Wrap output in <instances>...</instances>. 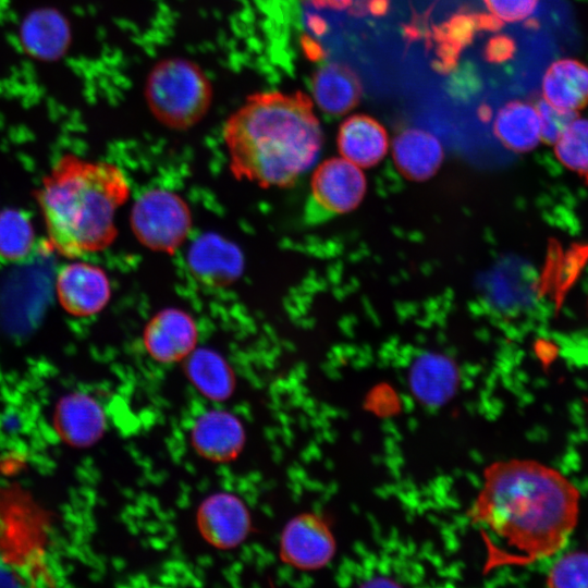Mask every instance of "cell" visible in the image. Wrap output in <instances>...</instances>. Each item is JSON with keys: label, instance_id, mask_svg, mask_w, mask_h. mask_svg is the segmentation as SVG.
Masks as SVG:
<instances>
[{"label": "cell", "instance_id": "obj_17", "mask_svg": "<svg viewBox=\"0 0 588 588\" xmlns=\"http://www.w3.org/2000/svg\"><path fill=\"white\" fill-rule=\"evenodd\" d=\"M311 89L319 108L331 115L344 114L356 107L363 91L355 72L334 62L315 72Z\"/></svg>", "mask_w": 588, "mask_h": 588}, {"label": "cell", "instance_id": "obj_8", "mask_svg": "<svg viewBox=\"0 0 588 588\" xmlns=\"http://www.w3.org/2000/svg\"><path fill=\"white\" fill-rule=\"evenodd\" d=\"M56 294L60 306L74 317H89L108 305L112 290L106 271L87 261H71L57 273Z\"/></svg>", "mask_w": 588, "mask_h": 588}, {"label": "cell", "instance_id": "obj_22", "mask_svg": "<svg viewBox=\"0 0 588 588\" xmlns=\"http://www.w3.org/2000/svg\"><path fill=\"white\" fill-rule=\"evenodd\" d=\"M553 146L558 160L588 185V118L577 115Z\"/></svg>", "mask_w": 588, "mask_h": 588}, {"label": "cell", "instance_id": "obj_2", "mask_svg": "<svg viewBox=\"0 0 588 588\" xmlns=\"http://www.w3.org/2000/svg\"><path fill=\"white\" fill-rule=\"evenodd\" d=\"M223 139L236 180L285 188L318 159L322 132L306 94L269 90L248 96L228 118Z\"/></svg>", "mask_w": 588, "mask_h": 588}, {"label": "cell", "instance_id": "obj_23", "mask_svg": "<svg viewBox=\"0 0 588 588\" xmlns=\"http://www.w3.org/2000/svg\"><path fill=\"white\" fill-rule=\"evenodd\" d=\"M546 585L554 588H588V552L571 551L550 567Z\"/></svg>", "mask_w": 588, "mask_h": 588}, {"label": "cell", "instance_id": "obj_11", "mask_svg": "<svg viewBox=\"0 0 588 588\" xmlns=\"http://www.w3.org/2000/svg\"><path fill=\"white\" fill-rule=\"evenodd\" d=\"M193 277L209 287H225L234 283L244 269V256L230 240L216 233L196 238L187 253Z\"/></svg>", "mask_w": 588, "mask_h": 588}, {"label": "cell", "instance_id": "obj_1", "mask_svg": "<svg viewBox=\"0 0 588 588\" xmlns=\"http://www.w3.org/2000/svg\"><path fill=\"white\" fill-rule=\"evenodd\" d=\"M579 504L578 488L559 469L536 460L511 458L485 468L468 516L514 550V565H526L565 547L577 525Z\"/></svg>", "mask_w": 588, "mask_h": 588}, {"label": "cell", "instance_id": "obj_16", "mask_svg": "<svg viewBox=\"0 0 588 588\" xmlns=\"http://www.w3.org/2000/svg\"><path fill=\"white\" fill-rule=\"evenodd\" d=\"M541 93L550 105L578 112L588 105V65L573 58L555 60L543 74Z\"/></svg>", "mask_w": 588, "mask_h": 588}, {"label": "cell", "instance_id": "obj_28", "mask_svg": "<svg viewBox=\"0 0 588 588\" xmlns=\"http://www.w3.org/2000/svg\"><path fill=\"white\" fill-rule=\"evenodd\" d=\"M29 579L30 578L25 576L22 571H17V568L9 564L0 554V586H32V584L28 581Z\"/></svg>", "mask_w": 588, "mask_h": 588}, {"label": "cell", "instance_id": "obj_20", "mask_svg": "<svg viewBox=\"0 0 588 588\" xmlns=\"http://www.w3.org/2000/svg\"><path fill=\"white\" fill-rule=\"evenodd\" d=\"M456 381V369L451 360L440 354L420 356L411 372V382L417 394L430 402L444 401Z\"/></svg>", "mask_w": 588, "mask_h": 588}, {"label": "cell", "instance_id": "obj_13", "mask_svg": "<svg viewBox=\"0 0 588 588\" xmlns=\"http://www.w3.org/2000/svg\"><path fill=\"white\" fill-rule=\"evenodd\" d=\"M53 425L64 442L75 448H87L103 436L107 419L98 401L77 392L65 395L58 402Z\"/></svg>", "mask_w": 588, "mask_h": 588}, {"label": "cell", "instance_id": "obj_6", "mask_svg": "<svg viewBox=\"0 0 588 588\" xmlns=\"http://www.w3.org/2000/svg\"><path fill=\"white\" fill-rule=\"evenodd\" d=\"M365 192L366 179L359 167L344 158L328 159L314 171L306 220L316 223L350 212Z\"/></svg>", "mask_w": 588, "mask_h": 588}, {"label": "cell", "instance_id": "obj_5", "mask_svg": "<svg viewBox=\"0 0 588 588\" xmlns=\"http://www.w3.org/2000/svg\"><path fill=\"white\" fill-rule=\"evenodd\" d=\"M130 225L136 240L144 247L172 255L191 232L192 211L179 194L155 187L144 192L134 201Z\"/></svg>", "mask_w": 588, "mask_h": 588}, {"label": "cell", "instance_id": "obj_14", "mask_svg": "<svg viewBox=\"0 0 588 588\" xmlns=\"http://www.w3.org/2000/svg\"><path fill=\"white\" fill-rule=\"evenodd\" d=\"M392 155L402 175L414 181H425L433 176L444 157L442 145L437 137L414 127L395 136Z\"/></svg>", "mask_w": 588, "mask_h": 588}, {"label": "cell", "instance_id": "obj_10", "mask_svg": "<svg viewBox=\"0 0 588 588\" xmlns=\"http://www.w3.org/2000/svg\"><path fill=\"white\" fill-rule=\"evenodd\" d=\"M201 537L219 549L241 544L252 528L245 503L230 492H216L199 505L196 516Z\"/></svg>", "mask_w": 588, "mask_h": 588}, {"label": "cell", "instance_id": "obj_18", "mask_svg": "<svg viewBox=\"0 0 588 588\" xmlns=\"http://www.w3.org/2000/svg\"><path fill=\"white\" fill-rule=\"evenodd\" d=\"M493 132L499 142L513 152H528L541 140L540 121L536 106L512 100L497 113Z\"/></svg>", "mask_w": 588, "mask_h": 588}, {"label": "cell", "instance_id": "obj_21", "mask_svg": "<svg viewBox=\"0 0 588 588\" xmlns=\"http://www.w3.org/2000/svg\"><path fill=\"white\" fill-rule=\"evenodd\" d=\"M35 229L29 216L15 208L0 211V258L8 262L24 261L35 247Z\"/></svg>", "mask_w": 588, "mask_h": 588}, {"label": "cell", "instance_id": "obj_30", "mask_svg": "<svg viewBox=\"0 0 588 588\" xmlns=\"http://www.w3.org/2000/svg\"><path fill=\"white\" fill-rule=\"evenodd\" d=\"M390 7V0H369L368 1V13H371L376 16H381L385 14Z\"/></svg>", "mask_w": 588, "mask_h": 588}, {"label": "cell", "instance_id": "obj_32", "mask_svg": "<svg viewBox=\"0 0 588 588\" xmlns=\"http://www.w3.org/2000/svg\"><path fill=\"white\" fill-rule=\"evenodd\" d=\"M491 108L486 105V103H482L479 108H478V115L480 118V120L482 121H488L490 120L491 118Z\"/></svg>", "mask_w": 588, "mask_h": 588}, {"label": "cell", "instance_id": "obj_19", "mask_svg": "<svg viewBox=\"0 0 588 588\" xmlns=\"http://www.w3.org/2000/svg\"><path fill=\"white\" fill-rule=\"evenodd\" d=\"M183 362L188 380L205 397L221 402L232 395L235 376L219 353L207 347H196Z\"/></svg>", "mask_w": 588, "mask_h": 588}, {"label": "cell", "instance_id": "obj_15", "mask_svg": "<svg viewBox=\"0 0 588 588\" xmlns=\"http://www.w3.org/2000/svg\"><path fill=\"white\" fill-rule=\"evenodd\" d=\"M388 146L384 127L368 115H353L340 126L339 150L344 159L359 168H369L380 162L388 151Z\"/></svg>", "mask_w": 588, "mask_h": 588}, {"label": "cell", "instance_id": "obj_27", "mask_svg": "<svg viewBox=\"0 0 588 588\" xmlns=\"http://www.w3.org/2000/svg\"><path fill=\"white\" fill-rule=\"evenodd\" d=\"M515 51L514 40L506 35L490 38L483 49V57L490 63H502L511 59Z\"/></svg>", "mask_w": 588, "mask_h": 588}, {"label": "cell", "instance_id": "obj_3", "mask_svg": "<svg viewBox=\"0 0 588 588\" xmlns=\"http://www.w3.org/2000/svg\"><path fill=\"white\" fill-rule=\"evenodd\" d=\"M130 194L117 164L61 156L35 191L51 248L70 259L108 248L118 236L117 211Z\"/></svg>", "mask_w": 588, "mask_h": 588}, {"label": "cell", "instance_id": "obj_12", "mask_svg": "<svg viewBox=\"0 0 588 588\" xmlns=\"http://www.w3.org/2000/svg\"><path fill=\"white\" fill-rule=\"evenodd\" d=\"M191 440L200 456L222 463L234 460L241 453L245 443V431L234 414L211 408L195 419Z\"/></svg>", "mask_w": 588, "mask_h": 588}, {"label": "cell", "instance_id": "obj_25", "mask_svg": "<svg viewBox=\"0 0 588 588\" xmlns=\"http://www.w3.org/2000/svg\"><path fill=\"white\" fill-rule=\"evenodd\" d=\"M535 106L540 121L541 140L548 145H553L578 115V112L556 108L542 98Z\"/></svg>", "mask_w": 588, "mask_h": 588}, {"label": "cell", "instance_id": "obj_7", "mask_svg": "<svg viewBox=\"0 0 588 588\" xmlns=\"http://www.w3.org/2000/svg\"><path fill=\"white\" fill-rule=\"evenodd\" d=\"M279 549L286 564L301 571H317L331 562L336 541L324 518L315 513H302L283 528Z\"/></svg>", "mask_w": 588, "mask_h": 588}, {"label": "cell", "instance_id": "obj_4", "mask_svg": "<svg viewBox=\"0 0 588 588\" xmlns=\"http://www.w3.org/2000/svg\"><path fill=\"white\" fill-rule=\"evenodd\" d=\"M148 108L162 125L185 131L205 118L213 90L206 73L185 58H167L150 70L144 89Z\"/></svg>", "mask_w": 588, "mask_h": 588}, {"label": "cell", "instance_id": "obj_9", "mask_svg": "<svg viewBox=\"0 0 588 588\" xmlns=\"http://www.w3.org/2000/svg\"><path fill=\"white\" fill-rule=\"evenodd\" d=\"M143 343L148 355L160 364L183 362L197 347V324L185 310L161 309L146 323Z\"/></svg>", "mask_w": 588, "mask_h": 588}, {"label": "cell", "instance_id": "obj_29", "mask_svg": "<svg viewBox=\"0 0 588 588\" xmlns=\"http://www.w3.org/2000/svg\"><path fill=\"white\" fill-rule=\"evenodd\" d=\"M478 30L495 32L503 27L504 22L493 14L477 13Z\"/></svg>", "mask_w": 588, "mask_h": 588}, {"label": "cell", "instance_id": "obj_24", "mask_svg": "<svg viewBox=\"0 0 588 588\" xmlns=\"http://www.w3.org/2000/svg\"><path fill=\"white\" fill-rule=\"evenodd\" d=\"M477 30V13L458 12L446 22L433 26L431 38L436 44L444 41L462 50L471 42Z\"/></svg>", "mask_w": 588, "mask_h": 588}, {"label": "cell", "instance_id": "obj_26", "mask_svg": "<svg viewBox=\"0 0 588 588\" xmlns=\"http://www.w3.org/2000/svg\"><path fill=\"white\" fill-rule=\"evenodd\" d=\"M488 10L502 22H520L536 10L539 0H483Z\"/></svg>", "mask_w": 588, "mask_h": 588}, {"label": "cell", "instance_id": "obj_31", "mask_svg": "<svg viewBox=\"0 0 588 588\" xmlns=\"http://www.w3.org/2000/svg\"><path fill=\"white\" fill-rule=\"evenodd\" d=\"M308 25L317 35H322L327 32L328 25L322 17L311 15L308 17Z\"/></svg>", "mask_w": 588, "mask_h": 588}]
</instances>
